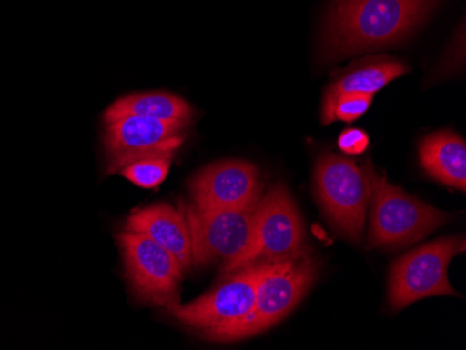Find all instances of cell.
I'll return each mask as SVG.
<instances>
[{
    "label": "cell",
    "instance_id": "cell-1",
    "mask_svg": "<svg viewBox=\"0 0 466 350\" xmlns=\"http://www.w3.org/2000/svg\"><path fill=\"white\" fill-rule=\"evenodd\" d=\"M437 0H337L324 28L326 60L376 51L407 38Z\"/></svg>",
    "mask_w": 466,
    "mask_h": 350
},
{
    "label": "cell",
    "instance_id": "cell-2",
    "mask_svg": "<svg viewBox=\"0 0 466 350\" xmlns=\"http://www.w3.org/2000/svg\"><path fill=\"white\" fill-rule=\"evenodd\" d=\"M370 182L369 249H398L413 245L449 221L446 213L387 182L370 159L363 165Z\"/></svg>",
    "mask_w": 466,
    "mask_h": 350
},
{
    "label": "cell",
    "instance_id": "cell-3",
    "mask_svg": "<svg viewBox=\"0 0 466 350\" xmlns=\"http://www.w3.org/2000/svg\"><path fill=\"white\" fill-rule=\"evenodd\" d=\"M308 255L310 249L299 210L287 187L275 183L258 201L250 245L239 257L225 264L222 273L229 276L246 266L295 260Z\"/></svg>",
    "mask_w": 466,
    "mask_h": 350
},
{
    "label": "cell",
    "instance_id": "cell-4",
    "mask_svg": "<svg viewBox=\"0 0 466 350\" xmlns=\"http://www.w3.org/2000/svg\"><path fill=\"white\" fill-rule=\"evenodd\" d=\"M314 192L329 224L347 239L360 242L370 203L365 166L344 155L323 154L314 169Z\"/></svg>",
    "mask_w": 466,
    "mask_h": 350
},
{
    "label": "cell",
    "instance_id": "cell-5",
    "mask_svg": "<svg viewBox=\"0 0 466 350\" xmlns=\"http://www.w3.org/2000/svg\"><path fill=\"white\" fill-rule=\"evenodd\" d=\"M319 263L310 255L267 265L258 282L253 312L216 341L230 342L263 333L284 320L305 297L316 279Z\"/></svg>",
    "mask_w": 466,
    "mask_h": 350
},
{
    "label": "cell",
    "instance_id": "cell-6",
    "mask_svg": "<svg viewBox=\"0 0 466 350\" xmlns=\"http://www.w3.org/2000/svg\"><path fill=\"white\" fill-rule=\"evenodd\" d=\"M462 252H465V239L451 236L402 255L390 271V305L400 312L425 297L457 296L450 285L449 265Z\"/></svg>",
    "mask_w": 466,
    "mask_h": 350
},
{
    "label": "cell",
    "instance_id": "cell-7",
    "mask_svg": "<svg viewBox=\"0 0 466 350\" xmlns=\"http://www.w3.org/2000/svg\"><path fill=\"white\" fill-rule=\"evenodd\" d=\"M117 243L135 299L169 313L179 307L183 271L174 255L146 235L125 229L117 235Z\"/></svg>",
    "mask_w": 466,
    "mask_h": 350
},
{
    "label": "cell",
    "instance_id": "cell-8",
    "mask_svg": "<svg viewBox=\"0 0 466 350\" xmlns=\"http://www.w3.org/2000/svg\"><path fill=\"white\" fill-rule=\"evenodd\" d=\"M268 264L246 266L198 299L180 305L171 315L216 341L253 312L258 282Z\"/></svg>",
    "mask_w": 466,
    "mask_h": 350
},
{
    "label": "cell",
    "instance_id": "cell-9",
    "mask_svg": "<svg viewBox=\"0 0 466 350\" xmlns=\"http://www.w3.org/2000/svg\"><path fill=\"white\" fill-rule=\"evenodd\" d=\"M258 201L239 210H200L182 204L192 240L193 265L217 261L225 265L239 257L253 239Z\"/></svg>",
    "mask_w": 466,
    "mask_h": 350
},
{
    "label": "cell",
    "instance_id": "cell-10",
    "mask_svg": "<svg viewBox=\"0 0 466 350\" xmlns=\"http://www.w3.org/2000/svg\"><path fill=\"white\" fill-rule=\"evenodd\" d=\"M186 125L146 116H123L105 123L106 172L117 174L126 165L144 156L175 155L185 141Z\"/></svg>",
    "mask_w": 466,
    "mask_h": 350
},
{
    "label": "cell",
    "instance_id": "cell-11",
    "mask_svg": "<svg viewBox=\"0 0 466 350\" xmlns=\"http://www.w3.org/2000/svg\"><path fill=\"white\" fill-rule=\"evenodd\" d=\"M188 189L200 210H239L260 198V174L250 162L228 159L198 172Z\"/></svg>",
    "mask_w": 466,
    "mask_h": 350
},
{
    "label": "cell",
    "instance_id": "cell-12",
    "mask_svg": "<svg viewBox=\"0 0 466 350\" xmlns=\"http://www.w3.org/2000/svg\"><path fill=\"white\" fill-rule=\"evenodd\" d=\"M125 231L146 235L174 255L183 273L193 266L192 240L182 210L171 204H154L133 211L125 222Z\"/></svg>",
    "mask_w": 466,
    "mask_h": 350
},
{
    "label": "cell",
    "instance_id": "cell-13",
    "mask_svg": "<svg viewBox=\"0 0 466 350\" xmlns=\"http://www.w3.org/2000/svg\"><path fill=\"white\" fill-rule=\"evenodd\" d=\"M421 166L431 179L447 186L466 190V144L461 135L442 130L421 141Z\"/></svg>",
    "mask_w": 466,
    "mask_h": 350
},
{
    "label": "cell",
    "instance_id": "cell-14",
    "mask_svg": "<svg viewBox=\"0 0 466 350\" xmlns=\"http://www.w3.org/2000/svg\"><path fill=\"white\" fill-rule=\"evenodd\" d=\"M410 72V67L391 56H374L359 60L335 75L324 94L323 104L341 94H374L383 90L395 78Z\"/></svg>",
    "mask_w": 466,
    "mask_h": 350
},
{
    "label": "cell",
    "instance_id": "cell-15",
    "mask_svg": "<svg viewBox=\"0 0 466 350\" xmlns=\"http://www.w3.org/2000/svg\"><path fill=\"white\" fill-rule=\"evenodd\" d=\"M146 116L164 122L182 123L188 126L192 122L193 109L185 99L174 94L137 93L123 96L109 106L104 114V123L123 116Z\"/></svg>",
    "mask_w": 466,
    "mask_h": 350
},
{
    "label": "cell",
    "instance_id": "cell-16",
    "mask_svg": "<svg viewBox=\"0 0 466 350\" xmlns=\"http://www.w3.org/2000/svg\"><path fill=\"white\" fill-rule=\"evenodd\" d=\"M172 158L174 155L171 154L144 156L126 165L125 168L120 169L119 174L135 183L136 186L143 189H156L167 179Z\"/></svg>",
    "mask_w": 466,
    "mask_h": 350
},
{
    "label": "cell",
    "instance_id": "cell-17",
    "mask_svg": "<svg viewBox=\"0 0 466 350\" xmlns=\"http://www.w3.org/2000/svg\"><path fill=\"white\" fill-rule=\"evenodd\" d=\"M371 94H356L348 93L338 95L332 101L323 104L324 126H329L335 120H342V122L352 123L359 117L363 116L373 102Z\"/></svg>",
    "mask_w": 466,
    "mask_h": 350
},
{
    "label": "cell",
    "instance_id": "cell-18",
    "mask_svg": "<svg viewBox=\"0 0 466 350\" xmlns=\"http://www.w3.org/2000/svg\"><path fill=\"white\" fill-rule=\"evenodd\" d=\"M370 144L368 133L360 129H347L338 137V147L348 155L366 153Z\"/></svg>",
    "mask_w": 466,
    "mask_h": 350
}]
</instances>
